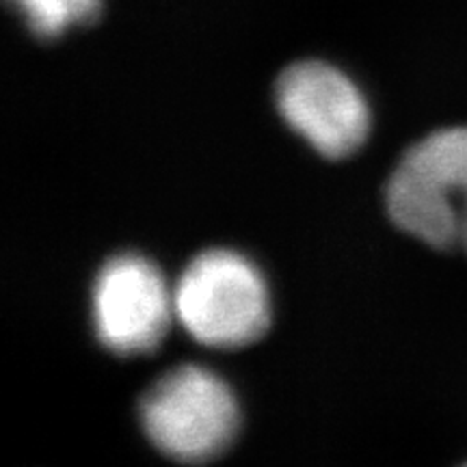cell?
<instances>
[{
	"label": "cell",
	"mask_w": 467,
	"mask_h": 467,
	"mask_svg": "<svg viewBox=\"0 0 467 467\" xmlns=\"http://www.w3.org/2000/svg\"><path fill=\"white\" fill-rule=\"evenodd\" d=\"M141 424L162 454L182 463H203L223 454L236 440L241 407L219 375L184 364L143 394Z\"/></svg>",
	"instance_id": "3957f363"
},
{
	"label": "cell",
	"mask_w": 467,
	"mask_h": 467,
	"mask_svg": "<svg viewBox=\"0 0 467 467\" xmlns=\"http://www.w3.org/2000/svg\"><path fill=\"white\" fill-rule=\"evenodd\" d=\"M26 26L44 39L61 37L72 26H83L100 16L102 0H7Z\"/></svg>",
	"instance_id": "8992f818"
},
{
	"label": "cell",
	"mask_w": 467,
	"mask_h": 467,
	"mask_svg": "<svg viewBox=\"0 0 467 467\" xmlns=\"http://www.w3.org/2000/svg\"><path fill=\"white\" fill-rule=\"evenodd\" d=\"M385 206L409 236L467 254V126L443 128L413 145L389 178Z\"/></svg>",
	"instance_id": "6da1fadb"
},
{
	"label": "cell",
	"mask_w": 467,
	"mask_h": 467,
	"mask_svg": "<svg viewBox=\"0 0 467 467\" xmlns=\"http://www.w3.org/2000/svg\"><path fill=\"white\" fill-rule=\"evenodd\" d=\"M175 318L210 348H243L271 327V295L260 268L230 249L191 260L173 288Z\"/></svg>",
	"instance_id": "7a4b0ae2"
},
{
	"label": "cell",
	"mask_w": 467,
	"mask_h": 467,
	"mask_svg": "<svg viewBox=\"0 0 467 467\" xmlns=\"http://www.w3.org/2000/svg\"><path fill=\"white\" fill-rule=\"evenodd\" d=\"M277 109L292 130L327 159H347L366 143L370 110L358 85L323 61L295 63L277 78Z\"/></svg>",
	"instance_id": "5b68a950"
},
{
	"label": "cell",
	"mask_w": 467,
	"mask_h": 467,
	"mask_svg": "<svg viewBox=\"0 0 467 467\" xmlns=\"http://www.w3.org/2000/svg\"><path fill=\"white\" fill-rule=\"evenodd\" d=\"M175 318L173 290L161 268L137 254L110 258L93 284V327L115 355H143L161 347Z\"/></svg>",
	"instance_id": "277c9868"
}]
</instances>
